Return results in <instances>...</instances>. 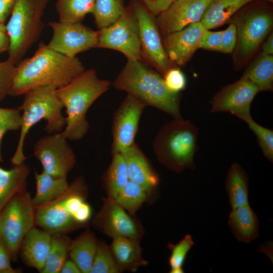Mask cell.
Segmentation results:
<instances>
[{
  "label": "cell",
  "instance_id": "obj_1",
  "mask_svg": "<svg viewBox=\"0 0 273 273\" xmlns=\"http://www.w3.org/2000/svg\"><path fill=\"white\" fill-rule=\"evenodd\" d=\"M85 70L77 57H68L40 43L32 57L16 66L9 95L19 96L40 89L57 90Z\"/></svg>",
  "mask_w": 273,
  "mask_h": 273
},
{
  "label": "cell",
  "instance_id": "obj_2",
  "mask_svg": "<svg viewBox=\"0 0 273 273\" xmlns=\"http://www.w3.org/2000/svg\"><path fill=\"white\" fill-rule=\"evenodd\" d=\"M114 87L126 92L143 103L183 119L180 111L181 95L169 90L163 76L142 59L129 60L115 78Z\"/></svg>",
  "mask_w": 273,
  "mask_h": 273
},
{
  "label": "cell",
  "instance_id": "obj_3",
  "mask_svg": "<svg viewBox=\"0 0 273 273\" xmlns=\"http://www.w3.org/2000/svg\"><path fill=\"white\" fill-rule=\"evenodd\" d=\"M111 85L109 80L99 78L95 69H89L56 90L57 97L66 109V125L61 132L68 140L79 141L86 134L89 129L86 112Z\"/></svg>",
  "mask_w": 273,
  "mask_h": 273
},
{
  "label": "cell",
  "instance_id": "obj_4",
  "mask_svg": "<svg viewBox=\"0 0 273 273\" xmlns=\"http://www.w3.org/2000/svg\"><path fill=\"white\" fill-rule=\"evenodd\" d=\"M198 135V127L190 121L174 119L159 130L153 141V150L159 161L171 170H194Z\"/></svg>",
  "mask_w": 273,
  "mask_h": 273
},
{
  "label": "cell",
  "instance_id": "obj_5",
  "mask_svg": "<svg viewBox=\"0 0 273 273\" xmlns=\"http://www.w3.org/2000/svg\"><path fill=\"white\" fill-rule=\"evenodd\" d=\"M56 90L40 89L24 95L22 104L18 107L21 114L20 134L16 151L11 159L13 166L24 162L27 157L23 151L25 139L31 128L44 119V130L48 134L61 132L66 125V118L62 114L64 107Z\"/></svg>",
  "mask_w": 273,
  "mask_h": 273
},
{
  "label": "cell",
  "instance_id": "obj_6",
  "mask_svg": "<svg viewBox=\"0 0 273 273\" xmlns=\"http://www.w3.org/2000/svg\"><path fill=\"white\" fill-rule=\"evenodd\" d=\"M250 3L238 11L231 21L237 29V41L233 52L238 68L253 56L272 27V7L266 3Z\"/></svg>",
  "mask_w": 273,
  "mask_h": 273
},
{
  "label": "cell",
  "instance_id": "obj_7",
  "mask_svg": "<svg viewBox=\"0 0 273 273\" xmlns=\"http://www.w3.org/2000/svg\"><path fill=\"white\" fill-rule=\"evenodd\" d=\"M50 0H16L6 26L10 39L9 58L16 64L39 39L42 17Z\"/></svg>",
  "mask_w": 273,
  "mask_h": 273
},
{
  "label": "cell",
  "instance_id": "obj_8",
  "mask_svg": "<svg viewBox=\"0 0 273 273\" xmlns=\"http://www.w3.org/2000/svg\"><path fill=\"white\" fill-rule=\"evenodd\" d=\"M35 226V207L26 189L15 194L0 212V238L12 261L18 257L25 236Z\"/></svg>",
  "mask_w": 273,
  "mask_h": 273
},
{
  "label": "cell",
  "instance_id": "obj_9",
  "mask_svg": "<svg viewBox=\"0 0 273 273\" xmlns=\"http://www.w3.org/2000/svg\"><path fill=\"white\" fill-rule=\"evenodd\" d=\"M129 5L138 22L141 59L163 77L170 69L176 66L170 61L164 49L156 16L141 0H131Z\"/></svg>",
  "mask_w": 273,
  "mask_h": 273
},
{
  "label": "cell",
  "instance_id": "obj_10",
  "mask_svg": "<svg viewBox=\"0 0 273 273\" xmlns=\"http://www.w3.org/2000/svg\"><path fill=\"white\" fill-rule=\"evenodd\" d=\"M98 30L97 48L118 51L127 59H142L138 22L129 5L113 23Z\"/></svg>",
  "mask_w": 273,
  "mask_h": 273
},
{
  "label": "cell",
  "instance_id": "obj_11",
  "mask_svg": "<svg viewBox=\"0 0 273 273\" xmlns=\"http://www.w3.org/2000/svg\"><path fill=\"white\" fill-rule=\"evenodd\" d=\"M62 132L48 134L34 144L33 154L44 172L55 177H67L76 163V156Z\"/></svg>",
  "mask_w": 273,
  "mask_h": 273
},
{
  "label": "cell",
  "instance_id": "obj_12",
  "mask_svg": "<svg viewBox=\"0 0 273 273\" xmlns=\"http://www.w3.org/2000/svg\"><path fill=\"white\" fill-rule=\"evenodd\" d=\"M53 36L47 44L51 49L69 57L97 48L99 30H94L81 22H49Z\"/></svg>",
  "mask_w": 273,
  "mask_h": 273
},
{
  "label": "cell",
  "instance_id": "obj_13",
  "mask_svg": "<svg viewBox=\"0 0 273 273\" xmlns=\"http://www.w3.org/2000/svg\"><path fill=\"white\" fill-rule=\"evenodd\" d=\"M146 105L127 94L114 112L112 122V155L122 153L134 143Z\"/></svg>",
  "mask_w": 273,
  "mask_h": 273
},
{
  "label": "cell",
  "instance_id": "obj_14",
  "mask_svg": "<svg viewBox=\"0 0 273 273\" xmlns=\"http://www.w3.org/2000/svg\"><path fill=\"white\" fill-rule=\"evenodd\" d=\"M259 92L256 84L242 75L215 95L211 102L210 112H229L245 121L251 117V105Z\"/></svg>",
  "mask_w": 273,
  "mask_h": 273
},
{
  "label": "cell",
  "instance_id": "obj_15",
  "mask_svg": "<svg viewBox=\"0 0 273 273\" xmlns=\"http://www.w3.org/2000/svg\"><path fill=\"white\" fill-rule=\"evenodd\" d=\"M94 228L111 238L126 237L139 239L141 235L136 221L114 199L104 198L100 210L93 218Z\"/></svg>",
  "mask_w": 273,
  "mask_h": 273
},
{
  "label": "cell",
  "instance_id": "obj_16",
  "mask_svg": "<svg viewBox=\"0 0 273 273\" xmlns=\"http://www.w3.org/2000/svg\"><path fill=\"white\" fill-rule=\"evenodd\" d=\"M207 30L197 22L163 37V46L170 61L177 67L185 66L199 48L200 40Z\"/></svg>",
  "mask_w": 273,
  "mask_h": 273
},
{
  "label": "cell",
  "instance_id": "obj_17",
  "mask_svg": "<svg viewBox=\"0 0 273 273\" xmlns=\"http://www.w3.org/2000/svg\"><path fill=\"white\" fill-rule=\"evenodd\" d=\"M210 0H176L167 10L156 17L160 34L180 30L188 25L200 22Z\"/></svg>",
  "mask_w": 273,
  "mask_h": 273
},
{
  "label": "cell",
  "instance_id": "obj_18",
  "mask_svg": "<svg viewBox=\"0 0 273 273\" xmlns=\"http://www.w3.org/2000/svg\"><path fill=\"white\" fill-rule=\"evenodd\" d=\"M52 236L36 226L27 233L22 241L18 254L25 265L41 272L51 248Z\"/></svg>",
  "mask_w": 273,
  "mask_h": 273
},
{
  "label": "cell",
  "instance_id": "obj_19",
  "mask_svg": "<svg viewBox=\"0 0 273 273\" xmlns=\"http://www.w3.org/2000/svg\"><path fill=\"white\" fill-rule=\"evenodd\" d=\"M125 159L129 180L148 193L158 185L159 178L148 158L134 142L122 153Z\"/></svg>",
  "mask_w": 273,
  "mask_h": 273
},
{
  "label": "cell",
  "instance_id": "obj_20",
  "mask_svg": "<svg viewBox=\"0 0 273 273\" xmlns=\"http://www.w3.org/2000/svg\"><path fill=\"white\" fill-rule=\"evenodd\" d=\"M112 238L110 247L120 271H135L147 262L142 256V249L138 239L116 236Z\"/></svg>",
  "mask_w": 273,
  "mask_h": 273
},
{
  "label": "cell",
  "instance_id": "obj_21",
  "mask_svg": "<svg viewBox=\"0 0 273 273\" xmlns=\"http://www.w3.org/2000/svg\"><path fill=\"white\" fill-rule=\"evenodd\" d=\"M228 225L234 236L241 242L249 243L258 237V218L249 203L232 209Z\"/></svg>",
  "mask_w": 273,
  "mask_h": 273
},
{
  "label": "cell",
  "instance_id": "obj_22",
  "mask_svg": "<svg viewBox=\"0 0 273 273\" xmlns=\"http://www.w3.org/2000/svg\"><path fill=\"white\" fill-rule=\"evenodd\" d=\"M253 0H210L200 20L209 30L230 21L238 11Z\"/></svg>",
  "mask_w": 273,
  "mask_h": 273
},
{
  "label": "cell",
  "instance_id": "obj_23",
  "mask_svg": "<svg viewBox=\"0 0 273 273\" xmlns=\"http://www.w3.org/2000/svg\"><path fill=\"white\" fill-rule=\"evenodd\" d=\"M29 173L24 162L9 170L0 167V212L15 194L26 189Z\"/></svg>",
  "mask_w": 273,
  "mask_h": 273
},
{
  "label": "cell",
  "instance_id": "obj_24",
  "mask_svg": "<svg viewBox=\"0 0 273 273\" xmlns=\"http://www.w3.org/2000/svg\"><path fill=\"white\" fill-rule=\"evenodd\" d=\"M225 187L232 209L249 203V177L238 163L234 162L229 169Z\"/></svg>",
  "mask_w": 273,
  "mask_h": 273
},
{
  "label": "cell",
  "instance_id": "obj_25",
  "mask_svg": "<svg viewBox=\"0 0 273 273\" xmlns=\"http://www.w3.org/2000/svg\"><path fill=\"white\" fill-rule=\"evenodd\" d=\"M99 242L94 234L86 230L71 241L69 256L81 272L89 273L93 265Z\"/></svg>",
  "mask_w": 273,
  "mask_h": 273
},
{
  "label": "cell",
  "instance_id": "obj_26",
  "mask_svg": "<svg viewBox=\"0 0 273 273\" xmlns=\"http://www.w3.org/2000/svg\"><path fill=\"white\" fill-rule=\"evenodd\" d=\"M34 173L36 193L32 202L35 207L57 199L68 188L67 177H55L43 170L41 173L34 170Z\"/></svg>",
  "mask_w": 273,
  "mask_h": 273
},
{
  "label": "cell",
  "instance_id": "obj_27",
  "mask_svg": "<svg viewBox=\"0 0 273 273\" xmlns=\"http://www.w3.org/2000/svg\"><path fill=\"white\" fill-rule=\"evenodd\" d=\"M111 162L105 173L103 181L109 197L115 199L129 180L126 163L122 153L112 155Z\"/></svg>",
  "mask_w": 273,
  "mask_h": 273
},
{
  "label": "cell",
  "instance_id": "obj_28",
  "mask_svg": "<svg viewBox=\"0 0 273 273\" xmlns=\"http://www.w3.org/2000/svg\"><path fill=\"white\" fill-rule=\"evenodd\" d=\"M243 76L253 82L260 92L273 88V56L260 54Z\"/></svg>",
  "mask_w": 273,
  "mask_h": 273
},
{
  "label": "cell",
  "instance_id": "obj_29",
  "mask_svg": "<svg viewBox=\"0 0 273 273\" xmlns=\"http://www.w3.org/2000/svg\"><path fill=\"white\" fill-rule=\"evenodd\" d=\"M71 241L66 234H52L51 248L41 273H59L69 256Z\"/></svg>",
  "mask_w": 273,
  "mask_h": 273
},
{
  "label": "cell",
  "instance_id": "obj_30",
  "mask_svg": "<svg viewBox=\"0 0 273 273\" xmlns=\"http://www.w3.org/2000/svg\"><path fill=\"white\" fill-rule=\"evenodd\" d=\"M95 0H57L55 7L59 21L81 22L85 16L92 14Z\"/></svg>",
  "mask_w": 273,
  "mask_h": 273
},
{
  "label": "cell",
  "instance_id": "obj_31",
  "mask_svg": "<svg viewBox=\"0 0 273 273\" xmlns=\"http://www.w3.org/2000/svg\"><path fill=\"white\" fill-rule=\"evenodd\" d=\"M125 9L124 0H95L92 14L97 27L100 29L110 26Z\"/></svg>",
  "mask_w": 273,
  "mask_h": 273
},
{
  "label": "cell",
  "instance_id": "obj_32",
  "mask_svg": "<svg viewBox=\"0 0 273 273\" xmlns=\"http://www.w3.org/2000/svg\"><path fill=\"white\" fill-rule=\"evenodd\" d=\"M148 193L141 186L129 180L114 199L130 215H134L146 201Z\"/></svg>",
  "mask_w": 273,
  "mask_h": 273
},
{
  "label": "cell",
  "instance_id": "obj_33",
  "mask_svg": "<svg viewBox=\"0 0 273 273\" xmlns=\"http://www.w3.org/2000/svg\"><path fill=\"white\" fill-rule=\"evenodd\" d=\"M194 244L192 236L187 234L176 244H168L171 251L169 259L170 273H183V264L187 255Z\"/></svg>",
  "mask_w": 273,
  "mask_h": 273
},
{
  "label": "cell",
  "instance_id": "obj_34",
  "mask_svg": "<svg viewBox=\"0 0 273 273\" xmlns=\"http://www.w3.org/2000/svg\"><path fill=\"white\" fill-rule=\"evenodd\" d=\"M121 272L110 247L98 243L93 265L89 273H118Z\"/></svg>",
  "mask_w": 273,
  "mask_h": 273
},
{
  "label": "cell",
  "instance_id": "obj_35",
  "mask_svg": "<svg viewBox=\"0 0 273 273\" xmlns=\"http://www.w3.org/2000/svg\"><path fill=\"white\" fill-rule=\"evenodd\" d=\"M249 128L255 134L258 145L265 157L273 162V130L256 123L250 117L245 121Z\"/></svg>",
  "mask_w": 273,
  "mask_h": 273
},
{
  "label": "cell",
  "instance_id": "obj_36",
  "mask_svg": "<svg viewBox=\"0 0 273 273\" xmlns=\"http://www.w3.org/2000/svg\"><path fill=\"white\" fill-rule=\"evenodd\" d=\"M16 66L9 58L0 62V102L9 95Z\"/></svg>",
  "mask_w": 273,
  "mask_h": 273
},
{
  "label": "cell",
  "instance_id": "obj_37",
  "mask_svg": "<svg viewBox=\"0 0 273 273\" xmlns=\"http://www.w3.org/2000/svg\"><path fill=\"white\" fill-rule=\"evenodd\" d=\"M168 89L175 93H180L186 86V78L177 66L170 69L163 77Z\"/></svg>",
  "mask_w": 273,
  "mask_h": 273
},
{
  "label": "cell",
  "instance_id": "obj_38",
  "mask_svg": "<svg viewBox=\"0 0 273 273\" xmlns=\"http://www.w3.org/2000/svg\"><path fill=\"white\" fill-rule=\"evenodd\" d=\"M21 114L18 108H0V124L7 126L10 130L21 127Z\"/></svg>",
  "mask_w": 273,
  "mask_h": 273
},
{
  "label": "cell",
  "instance_id": "obj_39",
  "mask_svg": "<svg viewBox=\"0 0 273 273\" xmlns=\"http://www.w3.org/2000/svg\"><path fill=\"white\" fill-rule=\"evenodd\" d=\"M223 31L207 30L200 40L199 48L219 52Z\"/></svg>",
  "mask_w": 273,
  "mask_h": 273
},
{
  "label": "cell",
  "instance_id": "obj_40",
  "mask_svg": "<svg viewBox=\"0 0 273 273\" xmlns=\"http://www.w3.org/2000/svg\"><path fill=\"white\" fill-rule=\"evenodd\" d=\"M237 41V29L235 25L231 22L228 27L223 31L219 52L231 53Z\"/></svg>",
  "mask_w": 273,
  "mask_h": 273
},
{
  "label": "cell",
  "instance_id": "obj_41",
  "mask_svg": "<svg viewBox=\"0 0 273 273\" xmlns=\"http://www.w3.org/2000/svg\"><path fill=\"white\" fill-rule=\"evenodd\" d=\"M9 251L0 238V273H19L21 270L13 268L11 264Z\"/></svg>",
  "mask_w": 273,
  "mask_h": 273
},
{
  "label": "cell",
  "instance_id": "obj_42",
  "mask_svg": "<svg viewBox=\"0 0 273 273\" xmlns=\"http://www.w3.org/2000/svg\"><path fill=\"white\" fill-rule=\"evenodd\" d=\"M176 0H141L147 9L155 16L167 10Z\"/></svg>",
  "mask_w": 273,
  "mask_h": 273
},
{
  "label": "cell",
  "instance_id": "obj_43",
  "mask_svg": "<svg viewBox=\"0 0 273 273\" xmlns=\"http://www.w3.org/2000/svg\"><path fill=\"white\" fill-rule=\"evenodd\" d=\"M16 0H0V23H3L12 11Z\"/></svg>",
  "mask_w": 273,
  "mask_h": 273
},
{
  "label": "cell",
  "instance_id": "obj_44",
  "mask_svg": "<svg viewBox=\"0 0 273 273\" xmlns=\"http://www.w3.org/2000/svg\"><path fill=\"white\" fill-rule=\"evenodd\" d=\"M59 273H81V271L73 261L67 259L61 267Z\"/></svg>",
  "mask_w": 273,
  "mask_h": 273
},
{
  "label": "cell",
  "instance_id": "obj_45",
  "mask_svg": "<svg viewBox=\"0 0 273 273\" xmlns=\"http://www.w3.org/2000/svg\"><path fill=\"white\" fill-rule=\"evenodd\" d=\"M273 33L269 34L265 41L262 46L261 55H273Z\"/></svg>",
  "mask_w": 273,
  "mask_h": 273
},
{
  "label": "cell",
  "instance_id": "obj_46",
  "mask_svg": "<svg viewBox=\"0 0 273 273\" xmlns=\"http://www.w3.org/2000/svg\"><path fill=\"white\" fill-rule=\"evenodd\" d=\"M10 39L6 31L0 30V53L9 50Z\"/></svg>",
  "mask_w": 273,
  "mask_h": 273
},
{
  "label": "cell",
  "instance_id": "obj_47",
  "mask_svg": "<svg viewBox=\"0 0 273 273\" xmlns=\"http://www.w3.org/2000/svg\"><path fill=\"white\" fill-rule=\"evenodd\" d=\"M10 130L9 128L4 125L0 124V163L3 162V159L2 157L1 151V145L2 141V139L4 134L8 131Z\"/></svg>",
  "mask_w": 273,
  "mask_h": 273
},
{
  "label": "cell",
  "instance_id": "obj_48",
  "mask_svg": "<svg viewBox=\"0 0 273 273\" xmlns=\"http://www.w3.org/2000/svg\"><path fill=\"white\" fill-rule=\"evenodd\" d=\"M0 30L6 31V26L3 23H0Z\"/></svg>",
  "mask_w": 273,
  "mask_h": 273
},
{
  "label": "cell",
  "instance_id": "obj_49",
  "mask_svg": "<svg viewBox=\"0 0 273 273\" xmlns=\"http://www.w3.org/2000/svg\"><path fill=\"white\" fill-rule=\"evenodd\" d=\"M253 1H256V0H253ZM263 1L268 2H270V3H272L273 2V0H263Z\"/></svg>",
  "mask_w": 273,
  "mask_h": 273
}]
</instances>
